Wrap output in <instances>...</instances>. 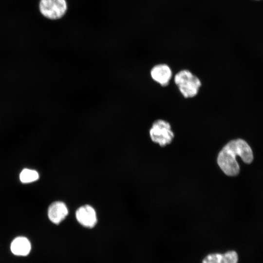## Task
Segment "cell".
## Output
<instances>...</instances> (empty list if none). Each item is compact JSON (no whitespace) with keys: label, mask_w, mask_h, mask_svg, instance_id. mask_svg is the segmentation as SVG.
Returning <instances> with one entry per match:
<instances>
[{"label":"cell","mask_w":263,"mask_h":263,"mask_svg":"<svg viewBox=\"0 0 263 263\" xmlns=\"http://www.w3.org/2000/svg\"><path fill=\"white\" fill-rule=\"evenodd\" d=\"M243 161L250 163L253 158L251 149L244 140L237 139L227 143L221 150L217 157V163L222 170L228 176H235L240 170L236 156Z\"/></svg>","instance_id":"obj_1"},{"label":"cell","mask_w":263,"mask_h":263,"mask_svg":"<svg viewBox=\"0 0 263 263\" xmlns=\"http://www.w3.org/2000/svg\"><path fill=\"white\" fill-rule=\"evenodd\" d=\"M174 82L185 98L197 95L202 85L200 79L188 70H182L175 75Z\"/></svg>","instance_id":"obj_2"},{"label":"cell","mask_w":263,"mask_h":263,"mask_svg":"<svg viewBox=\"0 0 263 263\" xmlns=\"http://www.w3.org/2000/svg\"><path fill=\"white\" fill-rule=\"evenodd\" d=\"M151 140L161 147L169 144L174 134L169 122L163 119H157L152 124L149 130Z\"/></svg>","instance_id":"obj_3"},{"label":"cell","mask_w":263,"mask_h":263,"mask_svg":"<svg viewBox=\"0 0 263 263\" xmlns=\"http://www.w3.org/2000/svg\"><path fill=\"white\" fill-rule=\"evenodd\" d=\"M65 0H40L39 9L45 18L56 19L62 17L67 10Z\"/></svg>","instance_id":"obj_4"},{"label":"cell","mask_w":263,"mask_h":263,"mask_svg":"<svg viewBox=\"0 0 263 263\" xmlns=\"http://www.w3.org/2000/svg\"><path fill=\"white\" fill-rule=\"evenodd\" d=\"M75 218L81 226L87 228H93L97 222L95 210L89 205L79 207L75 212Z\"/></svg>","instance_id":"obj_5"},{"label":"cell","mask_w":263,"mask_h":263,"mask_svg":"<svg viewBox=\"0 0 263 263\" xmlns=\"http://www.w3.org/2000/svg\"><path fill=\"white\" fill-rule=\"evenodd\" d=\"M151 78L162 86L169 84L172 77V70L169 65L161 63L154 66L150 71Z\"/></svg>","instance_id":"obj_6"},{"label":"cell","mask_w":263,"mask_h":263,"mask_svg":"<svg viewBox=\"0 0 263 263\" xmlns=\"http://www.w3.org/2000/svg\"><path fill=\"white\" fill-rule=\"evenodd\" d=\"M68 214L66 205L61 201L52 203L48 209V216L50 221L54 224L59 225Z\"/></svg>","instance_id":"obj_7"},{"label":"cell","mask_w":263,"mask_h":263,"mask_svg":"<svg viewBox=\"0 0 263 263\" xmlns=\"http://www.w3.org/2000/svg\"><path fill=\"white\" fill-rule=\"evenodd\" d=\"M238 256L235 251L224 253H212L207 255L202 263H238Z\"/></svg>","instance_id":"obj_8"},{"label":"cell","mask_w":263,"mask_h":263,"mask_svg":"<svg viewBox=\"0 0 263 263\" xmlns=\"http://www.w3.org/2000/svg\"><path fill=\"white\" fill-rule=\"evenodd\" d=\"M10 249L12 253L16 256H26L30 252L31 244L27 238L18 237L12 241Z\"/></svg>","instance_id":"obj_9"},{"label":"cell","mask_w":263,"mask_h":263,"mask_svg":"<svg viewBox=\"0 0 263 263\" xmlns=\"http://www.w3.org/2000/svg\"><path fill=\"white\" fill-rule=\"evenodd\" d=\"M39 174L35 170L24 169L20 173L19 179L23 183H29L38 180Z\"/></svg>","instance_id":"obj_10"}]
</instances>
